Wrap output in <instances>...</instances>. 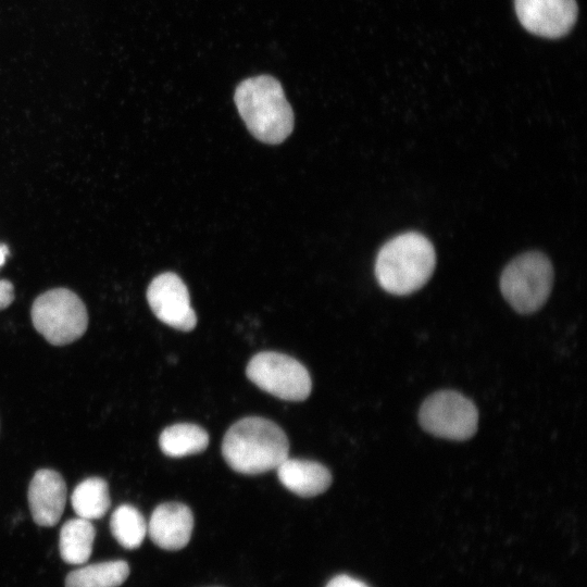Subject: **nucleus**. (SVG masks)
Returning <instances> with one entry per match:
<instances>
[{"label":"nucleus","instance_id":"obj_11","mask_svg":"<svg viewBox=\"0 0 587 587\" xmlns=\"http://www.w3.org/2000/svg\"><path fill=\"white\" fill-rule=\"evenodd\" d=\"M147 533L164 550L183 549L190 540L193 528L191 510L179 502H164L152 512Z\"/></svg>","mask_w":587,"mask_h":587},{"label":"nucleus","instance_id":"obj_12","mask_svg":"<svg viewBox=\"0 0 587 587\" xmlns=\"http://www.w3.org/2000/svg\"><path fill=\"white\" fill-rule=\"evenodd\" d=\"M279 482L291 492L301 497H314L332 484L327 467L311 460L287 458L276 469Z\"/></svg>","mask_w":587,"mask_h":587},{"label":"nucleus","instance_id":"obj_16","mask_svg":"<svg viewBox=\"0 0 587 587\" xmlns=\"http://www.w3.org/2000/svg\"><path fill=\"white\" fill-rule=\"evenodd\" d=\"M71 503L78 517L89 521L101 519L111 505L107 482L100 477L84 479L75 487Z\"/></svg>","mask_w":587,"mask_h":587},{"label":"nucleus","instance_id":"obj_4","mask_svg":"<svg viewBox=\"0 0 587 587\" xmlns=\"http://www.w3.org/2000/svg\"><path fill=\"white\" fill-rule=\"evenodd\" d=\"M553 284V268L542 253L530 251L513 259L500 277L504 299L519 313L530 314L547 301Z\"/></svg>","mask_w":587,"mask_h":587},{"label":"nucleus","instance_id":"obj_6","mask_svg":"<svg viewBox=\"0 0 587 587\" xmlns=\"http://www.w3.org/2000/svg\"><path fill=\"white\" fill-rule=\"evenodd\" d=\"M421 427L439 438L466 440L478 425L475 404L454 390H440L427 397L419 411Z\"/></svg>","mask_w":587,"mask_h":587},{"label":"nucleus","instance_id":"obj_20","mask_svg":"<svg viewBox=\"0 0 587 587\" xmlns=\"http://www.w3.org/2000/svg\"><path fill=\"white\" fill-rule=\"evenodd\" d=\"M9 252V248L5 245L0 246V267L5 263Z\"/></svg>","mask_w":587,"mask_h":587},{"label":"nucleus","instance_id":"obj_13","mask_svg":"<svg viewBox=\"0 0 587 587\" xmlns=\"http://www.w3.org/2000/svg\"><path fill=\"white\" fill-rule=\"evenodd\" d=\"M95 537L96 528L91 521L82 517L66 521L60 529L62 560L72 565L85 564L92 553Z\"/></svg>","mask_w":587,"mask_h":587},{"label":"nucleus","instance_id":"obj_5","mask_svg":"<svg viewBox=\"0 0 587 587\" xmlns=\"http://www.w3.org/2000/svg\"><path fill=\"white\" fill-rule=\"evenodd\" d=\"M30 315L35 329L53 346L77 340L88 326L84 302L66 288H54L39 295L32 305Z\"/></svg>","mask_w":587,"mask_h":587},{"label":"nucleus","instance_id":"obj_9","mask_svg":"<svg viewBox=\"0 0 587 587\" xmlns=\"http://www.w3.org/2000/svg\"><path fill=\"white\" fill-rule=\"evenodd\" d=\"M514 7L527 32L550 39L565 36L578 12L575 0H514Z\"/></svg>","mask_w":587,"mask_h":587},{"label":"nucleus","instance_id":"obj_17","mask_svg":"<svg viewBox=\"0 0 587 587\" xmlns=\"http://www.w3.org/2000/svg\"><path fill=\"white\" fill-rule=\"evenodd\" d=\"M110 528L113 537L123 548L136 549L142 544L148 526L137 508L122 504L112 513Z\"/></svg>","mask_w":587,"mask_h":587},{"label":"nucleus","instance_id":"obj_10","mask_svg":"<svg viewBox=\"0 0 587 587\" xmlns=\"http://www.w3.org/2000/svg\"><path fill=\"white\" fill-rule=\"evenodd\" d=\"M27 498L35 523L52 527L60 521L65 508V480L57 471L40 469L29 483Z\"/></svg>","mask_w":587,"mask_h":587},{"label":"nucleus","instance_id":"obj_7","mask_svg":"<svg viewBox=\"0 0 587 587\" xmlns=\"http://www.w3.org/2000/svg\"><path fill=\"white\" fill-rule=\"evenodd\" d=\"M247 377L260 389L287 401H302L311 392L308 370L296 359L279 352L255 354L247 365Z\"/></svg>","mask_w":587,"mask_h":587},{"label":"nucleus","instance_id":"obj_8","mask_svg":"<svg viewBox=\"0 0 587 587\" xmlns=\"http://www.w3.org/2000/svg\"><path fill=\"white\" fill-rule=\"evenodd\" d=\"M147 301L153 314L175 329L189 332L197 324L188 289L175 273L155 276L148 286Z\"/></svg>","mask_w":587,"mask_h":587},{"label":"nucleus","instance_id":"obj_1","mask_svg":"<svg viewBox=\"0 0 587 587\" xmlns=\"http://www.w3.org/2000/svg\"><path fill=\"white\" fill-rule=\"evenodd\" d=\"M289 441L274 422L259 417H243L225 433L222 454L236 472L248 475L276 470L288 458Z\"/></svg>","mask_w":587,"mask_h":587},{"label":"nucleus","instance_id":"obj_18","mask_svg":"<svg viewBox=\"0 0 587 587\" xmlns=\"http://www.w3.org/2000/svg\"><path fill=\"white\" fill-rule=\"evenodd\" d=\"M326 587H369V586L359 579L341 574L332 578L326 585Z\"/></svg>","mask_w":587,"mask_h":587},{"label":"nucleus","instance_id":"obj_19","mask_svg":"<svg viewBox=\"0 0 587 587\" xmlns=\"http://www.w3.org/2000/svg\"><path fill=\"white\" fill-rule=\"evenodd\" d=\"M14 300V289L11 282L0 279V310L8 308Z\"/></svg>","mask_w":587,"mask_h":587},{"label":"nucleus","instance_id":"obj_3","mask_svg":"<svg viewBox=\"0 0 587 587\" xmlns=\"http://www.w3.org/2000/svg\"><path fill=\"white\" fill-rule=\"evenodd\" d=\"M436 264L432 242L422 234L409 232L387 241L378 251L375 276L391 295L405 296L429 279Z\"/></svg>","mask_w":587,"mask_h":587},{"label":"nucleus","instance_id":"obj_14","mask_svg":"<svg viewBox=\"0 0 587 587\" xmlns=\"http://www.w3.org/2000/svg\"><path fill=\"white\" fill-rule=\"evenodd\" d=\"M162 452L171 458L200 453L209 445L208 433L199 425L178 423L166 427L160 435Z\"/></svg>","mask_w":587,"mask_h":587},{"label":"nucleus","instance_id":"obj_15","mask_svg":"<svg viewBox=\"0 0 587 587\" xmlns=\"http://www.w3.org/2000/svg\"><path fill=\"white\" fill-rule=\"evenodd\" d=\"M129 575V566L123 560L85 565L70 572L65 587H117Z\"/></svg>","mask_w":587,"mask_h":587},{"label":"nucleus","instance_id":"obj_2","mask_svg":"<svg viewBox=\"0 0 587 587\" xmlns=\"http://www.w3.org/2000/svg\"><path fill=\"white\" fill-rule=\"evenodd\" d=\"M234 101L248 130L258 140L277 145L294 129V112L280 83L268 75L242 80Z\"/></svg>","mask_w":587,"mask_h":587}]
</instances>
